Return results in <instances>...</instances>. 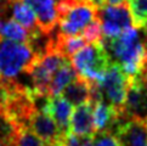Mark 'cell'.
<instances>
[{"label":"cell","mask_w":147,"mask_h":146,"mask_svg":"<svg viewBox=\"0 0 147 146\" xmlns=\"http://www.w3.org/2000/svg\"><path fill=\"white\" fill-rule=\"evenodd\" d=\"M102 44L106 48L112 62L119 65L128 78H134L141 74L147 45L140 38L136 28H127L113 39H103Z\"/></svg>","instance_id":"6da1fadb"},{"label":"cell","mask_w":147,"mask_h":146,"mask_svg":"<svg viewBox=\"0 0 147 146\" xmlns=\"http://www.w3.org/2000/svg\"><path fill=\"white\" fill-rule=\"evenodd\" d=\"M38 57L28 44L0 39V73L4 79H16L21 73L28 74Z\"/></svg>","instance_id":"7a4b0ae2"},{"label":"cell","mask_w":147,"mask_h":146,"mask_svg":"<svg viewBox=\"0 0 147 146\" xmlns=\"http://www.w3.org/2000/svg\"><path fill=\"white\" fill-rule=\"evenodd\" d=\"M71 64L77 74L88 82L96 83L108 70L112 60L102 41L89 44L72 56Z\"/></svg>","instance_id":"3957f363"},{"label":"cell","mask_w":147,"mask_h":146,"mask_svg":"<svg viewBox=\"0 0 147 146\" xmlns=\"http://www.w3.org/2000/svg\"><path fill=\"white\" fill-rule=\"evenodd\" d=\"M57 34L63 36L80 35L82 32L96 18V9L88 1L73 4L59 3Z\"/></svg>","instance_id":"277c9868"},{"label":"cell","mask_w":147,"mask_h":146,"mask_svg":"<svg viewBox=\"0 0 147 146\" xmlns=\"http://www.w3.org/2000/svg\"><path fill=\"white\" fill-rule=\"evenodd\" d=\"M67 61L71 60L66 59L59 51L52 49L50 44L49 50L38 57L32 70L28 73L32 77V90L34 95L49 97V88L52 77Z\"/></svg>","instance_id":"5b68a950"},{"label":"cell","mask_w":147,"mask_h":146,"mask_svg":"<svg viewBox=\"0 0 147 146\" xmlns=\"http://www.w3.org/2000/svg\"><path fill=\"white\" fill-rule=\"evenodd\" d=\"M96 84L101 90L103 99L106 97L109 105L118 108L123 113V106L125 102V97H127L129 79L123 73L119 65L112 62L101 78V80L96 82Z\"/></svg>","instance_id":"8992f818"},{"label":"cell","mask_w":147,"mask_h":146,"mask_svg":"<svg viewBox=\"0 0 147 146\" xmlns=\"http://www.w3.org/2000/svg\"><path fill=\"white\" fill-rule=\"evenodd\" d=\"M96 17L101 22L103 39H113L133 26V18L127 3L98 9L96 10Z\"/></svg>","instance_id":"52a82bcc"},{"label":"cell","mask_w":147,"mask_h":146,"mask_svg":"<svg viewBox=\"0 0 147 146\" xmlns=\"http://www.w3.org/2000/svg\"><path fill=\"white\" fill-rule=\"evenodd\" d=\"M128 79L129 85L123 106V117L145 122L147 118V82L142 74Z\"/></svg>","instance_id":"ba28073f"},{"label":"cell","mask_w":147,"mask_h":146,"mask_svg":"<svg viewBox=\"0 0 147 146\" xmlns=\"http://www.w3.org/2000/svg\"><path fill=\"white\" fill-rule=\"evenodd\" d=\"M119 146H146L147 127L144 121L123 118L112 130Z\"/></svg>","instance_id":"9c48e42d"},{"label":"cell","mask_w":147,"mask_h":146,"mask_svg":"<svg viewBox=\"0 0 147 146\" xmlns=\"http://www.w3.org/2000/svg\"><path fill=\"white\" fill-rule=\"evenodd\" d=\"M27 128L50 146H61L63 139L66 138V135H62L60 132L54 119L41 111H35L30 116Z\"/></svg>","instance_id":"30bf717a"},{"label":"cell","mask_w":147,"mask_h":146,"mask_svg":"<svg viewBox=\"0 0 147 146\" xmlns=\"http://www.w3.org/2000/svg\"><path fill=\"white\" fill-rule=\"evenodd\" d=\"M34 11L38 27L43 33L51 35L59 23V0H23Z\"/></svg>","instance_id":"8fae6325"},{"label":"cell","mask_w":147,"mask_h":146,"mask_svg":"<svg viewBox=\"0 0 147 146\" xmlns=\"http://www.w3.org/2000/svg\"><path fill=\"white\" fill-rule=\"evenodd\" d=\"M41 112L46 113L54 119V122L57 124L62 135L69 134L73 106L67 100H65L61 95L50 96L46 100V103L43 107V110H41Z\"/></svg>","instance_id":"7c38bea8"},{"label":"cell","mask_w":147,"mask_h":146,"mask_svg":"<svg viewBox=\"0 0 147 146\" xmlns=\"http://www.w3.org/2000/svg\"><path fill=\"white\" fill-rule=\"evenodd\" d=\"M94 106L95 103L89 101L83 103L72 113L69 133L77 137H95V128H94Z\"/></svg>","instance_id":"4fadbf2b"},{"label":"cell","mask_w":147,"mask_h":146,"mask_svg":"<svg viewBox=\"0 0 147 146\" xmlns=\"http://www.w3.org/2000/svg\"><path fill=\"white\" fill-rule=\"evenodd\" d=\"M94 128L96 133L101 132H112L113 128L117 126L119 121L124 118L123 113L118 108L113 107L112 105L100 101L94 106Z\"/></svg>","instance_id":"5bb4252c"},{"label":"cell","mask_w":147,"mask_h":146,"mask_svg":"<svg viewBox=\"0 0 147 146\" xmlns=\"http://www.w3.org/2000/svg\"><path fill=\"white\" fill-rule=\"evenodd\" d=\"M61 96L67 100L72 106H80L90 101V82L78 76L71 84H68Z\"/></svg>","instance_id":"9a60e30c"},{"label":"cell","mask_w":147,"mask_h":146,"mask_svg":"<svg viewBox=\"0 0 147 146\" xmlns=\"http://www.w3.org/2000/svg\"><path fill=\"white\" fill-rule=\"evenodd\" d=\"M78 77L77 72L73 68L71 61H67L62 65L59 71L55 73V76L52 77L51 84L49 88V96H59L63 89Z\"/></svg>","instance_id":"2e32d148"},{"label":"cell","mask_w":147,"mask_h":146,"mask_svg":"<svg viewBox=\"0 0 147 146\" xmlns=\"http://www.w3.org/2000/svg\"><path fill=\"white\" fill-rule=\"evenodd\" d=\"M12 10V20L16 21L28 32H35L38 30V22H36L35 14L24 1H17L11 5Z\"/></svg>","instance_id":"e0dca14e"},{"label":"cell","mask_w":147,"mask_h":146,"mask_svg":"<svg viewBox=\"0 0 147 146\" xmlns=\"http://www.w3.org/2000/svg\"><path fill=\"white\" fill-rule=\"evenodd\" d=\"M18 129V124L4 110H0V145L13 146Z\"/></svg>","instance_id":"ac0fdd59"},{"label":"cell","mask_w":147,"mask_h":146,"mask_svg":"<svg viewBox=\"0 0 147 146\" xmlns=\"http://www.w3.org/2000/svg\"><path fill=\"white\" fill-rule=\"evenodd\" d=\"M0 39L28 44L30 40V32H28L26 28H23L21 24H18L16 21L9 20L3 24Z\"/></svg>","instance_id":"d6986e66"},{"label":"cell","mask_w":147,"mask_h":146,"mask_svg":"<svg viewBox=\"0 0 147 146\" xmlns=\"http://www.w3.org/2000/svg\"><path fill=\"white\" fill-rule=\"evenodd\" d=\"M129 9L134 28H147V0H129Z\"/></svg>","instance_id":"ffe728a7"},{"label":"cell","mask_w":147,"mask_h":146,"mask_svg":"<svg viewBox=\"0 0 147 146\" xmlns=\"http://www.w3.org/2000/svg\"><path fill=\"white\" fill-rule=\"evenodd\" d=\"M86 43L92 44V43H98V41L103 40V33H102V27L101 22L96 17L90 24L86 26V28L83 30L80 34Z\"/></svg>","instance_id":"44dd1931"},{"label":"cell","mask_w":147,"mask_h":146,"mask_svg":"<svg viewBox=\"0 0 147 146\" xmlns=\"http://www.w3.org/2000/svg\"><path fill=\"white\" fill-rule=\"evenodd\" d=\"M94 137H77L73 134L66 135L61 146H92Z\"/></svg>","instance_id":"7402d4cb"},{"label":"cell","mask_w":147,"mask_h":146,"mask_svg":"<svg viewBox=\"0 0 147 146\" xmlns=\"http://www.w3.org/2000/svg\"><path fill=\"white\" fill-rule=\"evenodd\" d=\"M92 146H119V144L112 132H101L95 134Z\"/></svg>","instance_id":"603a6c76"},{"label":"cell","mask_w":147,"mask_h":146,"mask_svg":"<svg viewBox=\"0 0 147 146\" xmlns=\"http://www.w3.org/2000/svg\"><path fill=\"white\" fill-rule=\"evenodd\" d=\"M141 74L145 78V80L147 82V53H146V56H145V61H144V66H142V72Z\"/></svg>","instance_id":"cb8c5ba5"},{"label":"cell","mask_w":147,"mask_h":146,"mask_svg":"<svg viewBox=\"0 0 147 146\" xmlns=\"http://www.w3.org/2000/svg\"><path fill=\"white\" fill-rule=\"evenodd\" d=\"M6 7H9L7 5H5L4 3H1V1H0V11H3V10H4V9H6Z\"/></svg>","instance_id":"d4e9b609"},{"label":"cell","mask_w":147,"mask_h":146,"mask_svg":"<svg viewBox=\"0 0 147 146\" xmlns=\"http://www.w3.org/2000/svg\"><path fill=\"white\" fill-rule=\"evenodd\" d=\"M1 29H3V22H1V20H0V35H1Z\"/></svg>","instance_id":"484cf974"},{"label":"cell","mask_w":147,"mask_h":146,"mask_svg":"<svg viewBox=\"0 0 147 146\" xmlns=\"http://www.w3.org/2000/svg\"><path fill=\"white\" fill-rule=\"evenodd\" d=\"M3 80V77H1V73H0V82Z\"/></svg>","instance_id":"4316f807"},{"label":"cell","mask_w":147,"mask_h":146,"mask_svg":"<svg viewBox=\"0 0 147 146\" xmlns=\"http://www.w3.org/2000/svg\"><path fill=\"white\" fill-rule=\"evenodd\" d=\"M144 30H145V33H146V35H147V28H145Z\"/></svg>","instance_id":"83f0119b"},{"label":"cell","mask_w":147,"mask_h":146,"mask_svg":"<svg viewBox=\"0 0 147 146\" xmlns=\"http://www.w3.org/2000/svg\"><path fill=\"white\" fill-rule=\"evenodd\" d=\"M145 123H146V127H147V118H146V121H145Z\"/></svg>","instance_id":"f1b7e54d"},{"label":"cell","mask_w":147,"mask_h":146,"mask_svg":"<svg viewBox=\"0 0 147 146\" xmlns=\"http://www.w3.org/2000/svg\"><path fill=\"white\" fill-rule=\"evenodd\" d=\"M146 146H147V145H146Z\"/></svg>","instance_id":"f546056e"}]
</instances>
